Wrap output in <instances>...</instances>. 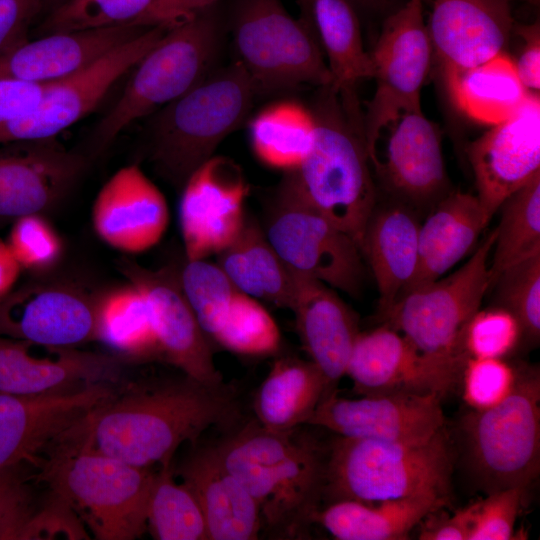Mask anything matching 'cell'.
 Wrapping results in <instances>:
<instances>
[{
  "label": "cell",
  "instance_id": "cell-1",
  "mask_svg": "<svg viewBox=\"0 0 540 540\" xmlns=\"http://www.w3.org/2000/svg\"><path fill=\"white\" fill-rule=\"evenodd\" d=\"M239 417L230 384L185 376L115 392L93 414L87 440L95 450L130 465L164 466L181 444L195 443L210 427L231 426Z\"/></svg>",
  "mask_w": 540,
  "mask_h": 540
},
{
  "label": "cell",
  "instance_id": "cell-2",
  "mask_svg": "<svg viewBox=\"0 0 540 540\" xmlns=\"http://www.w3.org/2000/svg\"><path fill=\"white\" fill-rule=\"evenodd\" d=\"M215 447L256 502L262 528L271 536L298 538L314 523L327 456L317 439L299 427L276 431L255 420Z\"/></svg>",
  "mask_w": 540,
  "mask_h": 540
},
{
  "label": "cell",
  "instance_id": "cell-3",
  "mask_svg": "<svg viewBox=\"0 0 540 540\" xmlns=\"http://www.w3.org/2000/svg\"><path fill=\"white\" fill-rule=\"evenodd\" d=\"M310 111L313 145L286 173L302 196L358 245L377 204L358 98H344L331 84L318 87Z\"/></svg>",
  "mask_w": 540,
  "mask_h": 540
},
{
  "label": "cell",
  "instance_id": "cell-4",
  "mask_svg": "<svg viewBox=\"0 0 540 540\" xmlns=\"http://www.w3.org/2000/svg\"><path fill=\"white\" fill-rule=\"evenodd\" d=\"M242 64L212 70L185 94L154 112L147 152L155 171L176 188L214 156L250 114L257 95Z\"/></svg>",
  "mask_w": 540,
  "mask_h": 540
},
{
  "label": "cell",
  "instance_id": "cell-5",
  "mask_svg": "<svg viewBox=\"0 0 540 540\" xmlns=\"http://www.w3.org/2000/svg\"><path fill=\"white\" fill-rule=\"evenodd\" d=\"M452 447L443 427L417 443L337 435L327 447L323 499L376 502L414 496L449 498Z\"/></svg>",
  "mask_w": 540,
  "mask_h": 540
},
{
  "label": "cell",
  "instance_id": "cell-6",
  "mask_svg": "<svg viewBox=\"0 0 540 540\" xmlns=\"http://www.w3.org/2000/svg\"><path fill=\"white\" fill-rule=\"evenodd\" d=\"M155 474L151 467L95 450L86 437L59 451L36 477L48 483L55 498L71 508L96 539L132 540L147 528Z\"/></svg>",
  "mask_w": 540,
  "mask_h": 540
},
{
  "label": "cell",
  "instance_id": "cell-7",
  "mask_svg": "<svg viewBox=\"0 0 540 540\" xmlns=\"http://www.w3.org/2000/svg\"><path fill=\"white\" fill-rule=\"evenodd\" d=\"M222 47V28L212 7L168 28L133 67L116 103L97 124L99 151L135 121L179 98L205 78Z\"/></svg>",
  "mask_w": 540,
  "mask_h": 540
},
{
  "label": "cell",
  "instance_id": "cell-8",
  "mask_svg": "<svg viewBox=\"0 0 540 540\" xmlns=\"http://www.w3.org/2000/svg\"><path fill=\"white\" fill-rule=\"evenodd\" d=\"M231 30L237 60L258 94L331 84L316 29L294 19L280 0H239Z\"/></svg>",
  "mask_w": 540,
  "mask_h": 540
},
{
  "label": "cell",
  "instance_id": "cell-9",
  "mask_svg": "<svg viewBox=\"0 0 540 540\" xmlns=\"http://www.w3.org/2000/svg\"><path fill=\"white\" fill-rule=\"evenodd\" d=\"M469 460L487 493L527 489L540 471V375L519 368L515 386L499 404L463 419Z\"/></svg>",
  "mask_w": 540,
  "mask_h": 540
},
{
  "label": "cell",
  "instance_id": "cell-10",
  "mask_svg": "<svg viewBox=\"0 0 540 540\" xmlns=\"http://www.w3.org/2000/svg\"><path fill=\"white\" fill-rule=\"evenodd\" d=\"M492 230L465 264L400 297L380 319L403 334L422 353L460 365L464 329L490 288L488 259L493 251Z\"/></svg>",
  "mask_w": 540,
  "mask_h": 540
},
{
  "label": "cell",
  "instance_id": "cell-11",
  "mask_svg": "<svg viewBox=\"0 0 540 540\" xmlns=\"http://www.w3.org/2000/svg\"><path fill=\"white\" fill-rule=\"evenodd\" d=\"M115 392L110 382L68 392H0V471H41L59 451L87 437L93 414Z\"/></svg>",
  "mask_w": 540,
  "mask_h": 540
},
{
  "label": "cell",
  "instance_id": "cell-12",
  "mask_svg": "<svg viewBox=\"0 0 540 540\" xmlns=\"http://www.w3.org/2000/svg\"><path fill=\"white\" fill-rule=\"evenodd\" d=\"M264 233L295 273L353 297L361 294L365 266L357 243L310 204L287 173L278 186Z\"/></svg>",
  "mask_w": 540,
  "mask_h": 540
},
{
  "label": "cell",
  "instance_id": "cell-13",
  "mask_svg": "<svg viewBox=\"0 0 540 540\" xmlns=\"http://www.w3.org/2000/svg\"><path fill=\"white\" fill-rule=\"evenodd\" d=\"M423 4L424 0H407L387 15L369 52L376 89L363 112L367 153L402 114L421 110V88L433 57Z\"/></svg>",
  "mask_w": 540,
  "mask_h": 540
},
{
  "label": "cell",
  "instance_id": "cell-14",
  "mask_svg": "<svg viewBox=\"0 0 540 540\" xmlns=\"http://www.w3.org/2000/svg\"><path fill=\"white\" fill-rule=\"evenodd\" d=\"M168 30L158 25L110 50L91 64L46 84L38 104L0 124V146L55 138L92 112Z\"/></svg>",
  "mask_w": 540,
  "mask_h": 540
},
{
  "label": "cell",
  "instance_id": "cell-15",
  "mask_svg": "<svg viewBox=\"0 0 540 540\" xmlns=\"http://www.w3.org/2000/svg\"><path fill=\"white\" fill-rule=\"evenodd\" d=\"M98 296L69 280L26 283L0 300V336L49 348L95 341Z\"/></svg>",
  "mask_w": 540,
  "mask_h": 540
},
{
  "label": "cell",
  "instance_id": "cell-16",
  "mask_svg": "<svg viewBox=\"0 0 540 540\" xmlns=\"http://www.w3.org/2000/svg\"><path fill=\"white\" fill-rule=\"evenodd\" d=\"M368 154L372 172L390 199L432 209L449 193L438 127L422 110L402 114Z\"/></svg>",
  "mask_w": 540,
  "mask_h": 540
},
{
  "label": "cell",
  "instance_id": "cell-17",
  "mask_svg": "<svg viewBox=\"0 0 540 540\" xmlns=\"http://www.w3.org/2000/svg\"><path fill=\"white\" fill-rule=\"evenodd\" d=\"M463 366L422 353L403 334L382 324L360 332L346 375L360 395L406 393L443 397L460 382Z\"/></svg>",
  "mask_w": 540,
  "mask_h": 540
},
{
  "label": "cell",
  "instance_id": "cell-18",
  "mask_svg": "<svg viewBox=\"0 0 540 540\" xmlns=\"http://www.w3.org/2000/svg\"><path fill=\"white\" fill-rule=\"evenodd\" d=\"M247 193L241 168L227 157L212 156L188 177L179 206L187 260L217 255L232 243L245 221Z\"/></svg>",
  "mask_w": 540,
  "mask_h": 540
},
{
  "label": "cell",
  "instance_id": "cell-19",
  "mask_svg": "<svg viewBox=\"0 0 540 540\" xmlns=\"http://www.w3.org/2000/svg\"><path fill=\"white\" fill-rule=\"evenodd\" d=\"M442 397L438 394L386 393L356 399L327 395L309 425L349 438L417 443L444 427Z\"/></svg>",
  "mask_w": 540,
  "mask_h": 540
},
{
  "label": "cell",
  "instance_id": "cell-20",
  "mask_svg": "<svg viewBox=\"0 0 540 540\" xmlns=\"http://www.w3.org/2000/svg\"><path fill=\"white\" fill-rule=\"evenodd\" d=\"M118 269L148 301L159 357L194 380L206 384L222 383L223 377L214 364L209 339L183 294L177 269L153 270L128 257L118 261Z\"/></svg>",
  "mask_w": 540,
  "mask_h": 540
},
{
  "label": "cell",
  "instance_id": "cell-21",
  "mask_svg": "<svg viewBox=\"0 0 540 540\" xmlns=\"http://www.w3.org/2000/svg\"><path fill=\"white\" fill-rule=\"evenodd\" d=\"M477 197L489 216L540 173V98L529 93L509 119L493 125L467 147Z\"/></svg>",
  "mask_w": 540,
  "mask_h": 540
},
{
  "label": "cell",
  "instance_id": "cell-22",
  "mask_svg": "<svg viewBox=\"0 0 540 540\" xmlns=\"http://www.w3.org/2000/svg\"><path fill=\"white\" fill-rule=\"evenodd\" d=\"M0 152V227L32 215H45L68 195L85 159L55 138L13 143Z\"/></svg>",
  "mask_w": 540,
  "mask_h": 540
},
{
  "label": "cell",
  "instance_id": "cell-23",
  "mask_svg": "<svg viewBox=\"0 0 540 540\" xmlns=\"http://www.w3.org/2000/svg\"><path fill=\"white\" fill-rule=\"evenodd\" d=\"M97 236L125 254L155 246L169 223L167 201L135 164L117 170L97 193L91 211Z\"/></svg>",
  "mask_w": 540,
  "mask_h": 540
},
{
  "label": "cell",
  "instance_id": "cell-24",
  "mask_svg": "<svg viewBox=\"0 0 540 540\" xmlns=\"http://www.w3.org/2000/svg\"><path fill=\"white\" fill-rule=\"evenodd\" d=\"M514 1L433 0L427 29L441 72L472 67L502 53L515 26Z\"/></svg>",
  "mask_w": 540,
  "mask_h": 540
},
{
  "label": "cell",
  "instance_id": "cell-25",
  "mask_svg": "<svg viewBox=\"0 0 540 540\" xmlns=\"http://www.w3.org/2000/svg\"><path fill=\"white\" fill-rule=\"evenodd\" d=\"M34 344L0 336V392L16 395L68 392L99 382H114L123 361L115 355L54 348L33 352Z\"/></svg>",
  "mask_w": 540,
  "mask_h": 540
},
{
  "label": "cell",
  "instance_id": "cell-26",
  "mask_svg": "<svg viewBox=\"0 0 540 540\" xmlns=\"http://www.w3.org/2000/svg\"><path fill=\"white\" fill-rule=\"evenodd\" d=\"M291 310L303 348L335 392L360 333L356 314L333 288L304 275Z\"/></svg>",
  "mask_w": 540,
  "mask_h": 540
},
{
  "label": "cell",
  "instance_id": "cell-27",
  "mask_svg": "<svg viewBox=\"0 0 540 540\" xmlns=\"http://www.w3.org/2000/svg\"><path fill=\"white\" fill-rule=\"evenodd\" d=\"M147 28L120 26L52 33L25 40L0 56V80L45 84L91 64Z\"/></svg>",
  "mask_w": 540,
  "mask_h": 540
},
{
  "label": "cell",
  "instance_id": "cell-28",
  "mask_svg": "<svg viewBox=\"0 0 540 540\" xmlns=\"http://www.w3.org/2000/svg\"><path fill=\"white\" fill-rule=\"evenodd\" d=\"M178 472L200 504L209 540L258 538L262 529L259 508L226 468L215 446L195 450Z\"/></svg>",
  "mask_w": 540,
  "mask_h": 540
},
{
  "label": "cell",
  "instance_id": "cell-29",
  "mask_svg": "<svg viewBox=\"0 0 540 540\" xmlns=\"http://www.w3.org/2000/svg\"><path fill=\"white\" fill-rule=\"evenodd\" d=\"M420 222L412 207L390 199L376 204L360 244L374 276L378 315L384 316L412 280L418 265Z\"/></svg>",
  "mask_w": 540,
  "mask_h": 540
},
{
  "label": "cell",
  "instance_id": "cell-30",
  "mask_svg": "<svg viewBox=\"0 0 540 540\" xmlns=\"http://www.w3.org/2000/svg\"><path fill=\"white\" fill-rule=\"evenodd\" d=\"M490 220L477 196L461 191L446 194L420 224L417 269L400 297L452 268L474 247Z\"/></svg>",
  "mask_w": 540,
  "mask_h": 540
},
{
  "label": "cell",
  "instance_id": "cell-31",
  "mask_svg": "<svg viewBox=\"0 0 540 540\" xmlns=\"http://www.w3.org/2000/svg\"><path fill=\"white\" fill-rule=\"evenodd\" d=\"M216 264L239 292L278 307H293L303 275L287 266L253 219L245 217L237 237L217 254Z\"/></svg>",
  "mask_w": 540,
  "mask_h": 540
},
{
  "label": "cell",
  "instance_id": "cell-32",
  "mask_svg": "<svg viewBox=\"0 0 540 540\" xmlns=\"http://www.w3.org/2000/svg\"><path fill=\"white\" fill-rule=\"evenodd\" d=\"M448 499L414 496L376 502L338 500L320 508L314 522L339 540H405Z\"/></svg>",
  "mask_w": 540,
  "mask_h": 540
},
{
  "label": "cell",
  "instance_id": "cell-33",
  "mask_svg": "<svg viewBox=\"0 0 540 540\" xmlns=\"http://www.w3.org/2000/svg\"><path fill=\"white\" fill-rule=\"evenodd\" d=\"M454 106L468 118L496 125L514 115L528 92L522 85L514 61L504 52L478 65L442 72Z\"/></svg>",
  "mask_w": 540,
  "mask_h": 540
},
{
  "label": "cell",
  "instance_id": "cell-34",
  "mask_svg": "<svg viewBox=\"0 0 540 540\" xmlns=\"http://www.w3.org/2000/svg\"><path fill=\"white\" fill-rule=\"evenodd\" d=\"M327 395L326 380L311 361L278 359L257 390L256 420L276 431L300 427L308 423Z\"/></svg>",
  "mask_w": 540,
  "mask_h": 540
},
{
  "label": "cell",
  "instance_id": "cell-35",
  "mask_svg": "<svg viewBox=\"0 0 540 540\" xmlns=\"http://www.w3.org/2000/svg\"><path fill=\"white\" fill-rule=\"evenodd\" d=\"M316 33L327 56L332 87L356 92L359 81L373 78L370 53L364 49L356 8L349 0H311Z\"/></svg>",
  "mask_w": 540,
  "mask_h": 540
},
{
  "label": "cell",
  "instance_id": "cell-36",
  "mask_svg": "<svg viewBox=\"0 0 540 540\" xmlns=\"http://www.w3.org/2000/svg\"><path fill=\"white\" fill-rule=\"evenodd\" d=\"M95 341L125 360L160 358L148 301L133 284L100 293L96 307Z\"/></svg>",
  "mask_w": 540,
  "mask_h": 540
},
{
  "label": "cell",
  "instance_id": "cell-37",
  "mask_svg": "<svg viewBox=\"0 0 540 540\" xmlns=\"http://www.w3.org/2000/svg\"><path fill=\"white\" fill-rule=\"evenodd\" d=\"M255 155L267 166L297 169L308 155L315 137L309 108L295 101H279L262 109L249 126Z\"/></svg>",
  "mask_w": 540,
  "mask_h": 540
},
{
  "label": "cell",
  "instance_id": "cell-38",
  "mask_svg": "<svg viewBox=\"0 0 540 540\" xmlns=\"http://www.w3.org/2000/svg\"><path fill=\"white\" fill-rule=\"evenodd\" d=\"M498 210L490 287L506 268L540 254V173L509 195Z\"/></svg>",
  "mask_w": 540,
  "mask_h": 540
},
{
  "label": "cell",
  "instance_id": "cell-39",
  "mask_svg": "<svg viewBox=\"0 0 540 540\" xmlns=\"http://www.w3.org/2000/svg\"><path fill=\"white\" fill-rule=\"evenodd\" d=\"M147 528L158 540H209L200 504L184 482L174 480L171 464L160 466L155 474Z\"/></svg>",
  "mask_w": 540,
  "mask_h": 540
},
{
  "label": "cell",
  "instance_id": "cell-40",
  "mask_svg": "<svg viewBox=\"0 0 540 540\" xmlns=\"http://www.w3.org/2000/svg\"><path fill=\"white\" fill-rule=\"evenodd\" d=\"M177 272L180 287L201 329L208 339H213L239 291L216 263L205 259L187 260Z\"/></svg>",
  "mask_w": 540,
  "mask_h": 540
},
{
  "label": "cell",
  "instance_id": "cell-41",
  "mask_svg": "<svg viewBox=\"0 0 540 540\" xmlns=\"http://www.w3.org/2000/svg\"><path fill=\"white\" fill-rule=\"evenodd\" d=\"M155 0H65L41 26L44 35L120 26H145Z\"/></svg>",
  "mask_w": 540,
  "mask_h": 540
},
{
  "label": "cell",
  "instance_id": "cell-42",
  "mask_svg": "<svg viewBox=\"0 0 540 540\" xmlns=\"http://www.w3.org/2000/svg\"><path fill=\"white\" fill-rule=\"evenodd\" d=\"M213 340L238 354L269 355L279 348L280 331L272 316L256 299L238 292Z\"/></svg>",
  "mask_w": 540,
  "mask_h": 540
},
{
  "label": "cell",
  "instance_id": "cell-43",
  "mask_svg": "<svg viewBox=\"0 0 540 540\" xmlns=\"http://www.w3.org/2000/svg\"><path fill=\"white\" fill-rule=\"evenodd\" d=\"M491 287L495 304L510 311L520 322L524 339L540 337V254L506 268Z\"/></svg>",
  "mask_w": 540,
  "mask_h": 540
},
{
  "label": "cell",
  "instance_id": "cell-44",
  "mask_svg": "<svg viewBox=\"0 0 540 540\" xmlns=\"http://www.w3.org/2000/svg\"><path fill=\"white\" fill-rule=\"evenodd\" d=\"M524 339L518 319L507 309L493 305L478 310L467 323L461 349L467 358H505Z\"/></svg>",
  "mask_w": 540,
  "mask_h": 540
},
{
  "label": "cell",
  "instance_id": "cell-45",
  "mask_svg": "<svg viewBox=\"0 0 540 540\" xmlns=\"http://www.w3.org/2000/svg\"><path fill=\"white\" fill-rule=\"evenodd\" d=\"M22 270L44 273L61 259L63 243L45 215L23 216L11 224L6 241Z\"/></svg>",
  "mask_w": 540,
  "mask_h": 540
},
{
  "label": "cell",
  "instance_id": "cell-46",
  "mask_svg": "<svg viewBox=\"0 0 540 540\" xmlns=\"http://www.w3.org/2000/svg\"><path fill=\"white\" fill-rule=\"evenodd\" d=\"M518 370L504 358H467L460 377L464 401L473 411L499 404L513 390Z\"/></svg>",
  "mask_w": 540,
  "mask_h": 540
},
{
  "label": "cell",
  "instance_id": "cell-47",
  "mask_svg": "<svg viewBox=\"0 0 540 540\" xmlns=\"http://www.w3.org/2000/svg\"><path fill=\"white\" fill-rule=\"evenodd\" d=\"M527 489L509 487L476 501L468 540L513 539L516 519Z\"/></svg>",
  "mask_w": 540,
  "mask_h": 540
},
{
  "label": "cell",
  "instance_id": "cell-48",
  "mask_svg": "<svg viewBox=\"0 0 540 540\" xmlns=\"http://www.w3.org/2000/svg\"><path fill=\"white\" fill-rule=\"evenodd\" d=\"M25 466L0 471V540L23 539L36 513Z\"/></svg>",
  "mask_w": 540,
  "mask_h": 540
},
{
  "label": "cell",
  "instance_id": "cell-49",
  "mask_svg": "<svg viewBox=\"0 0 540 540\" xmlns=\"http://www.w3.org/2000/svg\"><path fill=\"white\" fill-rule=\"evenodd\" d=\"M53 504L48 509L34 514L23 539L54 538L58 532L69 539L88 538L71 508L57 498Z\"/></svg>",
  "mask_w": 540,
  "mask_h": 540
},
{
  "label": "cell",
  "instance_id": "cell-50",
  "mask_svg": "<svg viewBox=\"0 0 540 540\" xmlns=\"http://www.w3.org/2000/svg\"><path fill=\"white\" fill-rule=\"evenodd\" d=\"M41 0H0V56L27 40L28 26Z\"/></svg>",
  "mask_w": 540,
  "mask_h": 540
},
{
  "label": "cell",
  "instance_id": "cell-51",
  "mask_svg": "<svg viewBox=\"0 0 540 540\" xmlns=\"http://www.w3.org/2000/svg\"><path fill=\"white\" fill-rule=\"evenodd\" d=\"M515 32L524 40V46L517 61H514L517 75L530 93L539 94L540 89V25L539 20L532 24L516 25Z\"/></svg>",
  "mask_w": 540,
  "mask_h": 540
},
{
  "label": "cell",
  "instance_id": "cell-52",
  "mask_svg": "<svg viewBox=\"0 0 540 540\" xmlns=\"http://www.w3.org/2000/svg\"><path fill=\"white\" fill-rule=\"evenodd\" d=\"M476 502L458 510L452 516L428 514L419 524L420 540H468Z\"/></svg>",
  "mask_w": 540,
  "mask_h": 540
},
{
  "label": "cell",
  "instance_id": "cell-53",
  "mask_svg": "<svg viewBox=\"0 0 540 540\" xmlns=\"http://www.w3.org/2000/svg\"><path fill=\"white\" fill-rule=\"evenodd\" d=\"M46 84L0 80V124L31 111L41 99Z\"/></svg>",
  "mask_w": 540,
  "mask_h": 540
},
{
  "label": "cell",
  "instance_id": "cell-54",
  "mask_svg": "<svg viewBox=\"0 0 540 540\" xmlns=\"http://www.w3.org/2000/svg\"><path fill=\"white\" fill-rule=\"evenodd\" d=\"M218 0H155L146 19L145 26L180 24L200 12L213 7Z\"/></svg>",
  "mask_w": 540,
  "mask_h": 540
},
{
  "label": "cell",
  "instance_id": "cell-55",
  "mask_svg": "<svg viewBox=\"0 0 540 540\" xmlns=\"http://www.w3.org/2000/svg\"><path fill=\"white\" fill-rule=\"evenodd\" d=\"M21 271L6 241L0 239V300L15 288Z\"/></svg>",
  "mask_w": 540,
  "mask_h": 540
},
{
  "label": "cell",
  "instance_id": "cell-56",
  "mask_svg": "<svg viewBox=\"0 0 540 540\" xmlns=\"http://www.w3.org/2000/svg\"><path fill=\"white\" fill-rule=\"evenodd\" d=\"M356 10L386 16L397 10L401 5L398 0H349Z\"/></svg>",
  "mask_w": 540,
  "mask_h": 540
},
{
  "label": "cell",
  "instance_id": "cell-57",
  "mask_svg": "<svg viewBox=\"0 0 540 540\" xmlns=\"http://www.w3.org/2000/svg\"><path fill=\"white\" fill-rule=\"evenodd\" d=\"M302 11V20L313 24L311 0H297Z\"/></svg>",
  "mask_w": 540,
  "mask_h": 540
},
{
  "label": "cell",
  "instance_id": "cell-58",
  "mask_svg": "<svg viewBox=\"0 0 540 540\" xmlns=\"http://www.w3.org/2000/svg\"><path fill=\"white\" fill-rule=\"evenodd\" d=\"M49 1L56 3V6H57V5L61 4L63 1H65V0H49Z\"/></svg>",
  "mask_w": 540,
  "mask_h": 540
},
{
  "label": "cell",
  "instance_id": "cell-59",
  "mask_svg": "<svg viewBox=\"0 0 540 540\" xmlns=\"http://www.w3.org/2000/svg\"><path fill=\"white\" fill-rule=\"evenodd\" d=\"M424 1H426V0H424Z\"/></svg>",
  "mask_w": 540,
  "mask_h": 540
}]
</instances>
